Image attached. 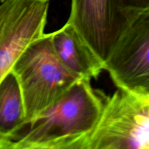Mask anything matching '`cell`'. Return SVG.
I'll list each match as a JSON object with an SVG mask.
<instances>
[{
	"label": "cell",
	"mask_w": 149,
	"mask_h": 149,
	"mask_svg": "<svg viewBox=\"0 0 149 149\" xmlns=\"http://www.w3.org/2000/svg\"><path fill=\"white\" fill-rule=\"evenodd\" d=\"M149 10V0H71L67 23L104 63L121 36Z\"/></svg>",
	"instance_id": "4"
},
{
	"label": "cell",
	"mask_w": 149,
	"mask_h": 149,
	"mask_svg": "<svg viewBox=\"0 0 149 149\" xmlns=\"http://www.w3.org/2000/svg\"><path fill=\"white\" fill-rule=\"evenodd\" d=\"M81 79L58 100L7 139L0 149H86L104 98Z\"/></svg>",
	"instance_id": "1"
},
{
	"label": "cell",
	"mask_w": 149,
	"mask_h": 149,
	"mask_svg": "<svg viewBox=\"0 0 149 149\" xmlns=\"http://www.w3.org/2000/svg\"><path fill=\"white\" fill-rule=\"evenodd\" d=\"M26 123L23 95L17 78L10 71L0 81V142Z\"/></svg>",
	"instance_id": "8"
},
{
	"label": "cell",
	"mask_w": 149,
	"mask_h": 149,
	"mask_svg": "<svg viewBox=\"0 0 149 149\" xmlns=\"http://www.w3.org/2000/svg\"><path fill=\"white\" fill-rule=\"evenodd\" d=\"M53 49L61 63L81 79H95L103 70V63L70 23L51 33Z\"/></svg>",
	"instance_id": "7"
},
{
	"label": "cell",
	"mask_w": 149,
	"mask_h": 149,
	"mask_svg": "<svg viewBox=\"0 0 149 149\" xmlns=\"http://www.w3.org/2000/svg\"><path fill=\"white\" fill-rule=\"evenodd\" d=\"M50 0H5L0 4V81L31 42L45 33Z\"/></svg>",
	"instance_id": "5"
},
{
	"label": "cell",
	"mask_w": 149,
	"mask_h": 149,
	"mask_svg": "<svg viewBox=\"0 0 149 149\" xmlns=\"http://www.w3.org/2000/svg\"><path fill=\"white\" fill-rule=\"evenodd\" d=\"M11 71L23 95L26 123L63 95L81 78L70 71L57 57L51 33H44L24 49Z\"/></svg>",
	"instance_id": "2"
},
{
	"label": "cell",
	"mask_w": 149,
	"mask_h": 149,
	"mask_svg": "<svg viewBox=\"0 0 149 149\" xmlns=\"http://www.w3.org/2000/svg\"><path fill=\"white\" fill-rule=\"evenodd\" d=\"M86 149H149V95L118 89L104 97Z\"/></svg>",
	"instance_id": "3"
},
{
	"label": "cell",
	"mask_w": 149,
	"mask_h": 149,
	"mask_svg": "<svg viewBox=\"0 0 149 149\" xmlns=\"http://www.w3.org/2000/svg\"><path fill=\"white\" fill-rule=\"evenodd\" d=\"M5 1V0H0V2H2V1Z\"/></svg>",
	"instance_id": "9"
},
{
	"label": "cell",
	"mask_w": 149,
	"mask_h": 149,
	"mask_svg": "<svg viewBox=\"0 0 149 149\" xmlns=\"http://www.w3.org/2000/svg\"><path fill=\"white\" fill-rule=\"evenodd\" d=\"M121 90L149 95V10L121 36L103 63Z\"/></svg>",
	"instance_id": "6"
}]
</instances>
